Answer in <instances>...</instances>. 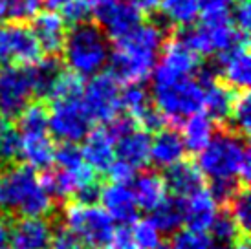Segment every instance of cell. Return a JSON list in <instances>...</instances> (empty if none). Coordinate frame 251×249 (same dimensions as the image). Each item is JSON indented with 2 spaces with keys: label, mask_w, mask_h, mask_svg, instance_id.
I'll return each mask as SVG.
<instances>
[{
  "label": "cell",
  "mask_w": 251,
  "mask_h": 249,
  "mask_svg": "<svg viewBox=\"0 0 251 249\" xmlns=\"http://www.w3.org/2000/svg\"><path fill=\"white\" fill-rule=\"evenodd\" d=\"M9 218L2 216L0 213V249L6 248V244L9 242Z\"/></svg>",
  "instance_id": "45"
},
{
  "label": "cell",
  "mask_w": 251,
  "mask_h": 249,
  "mask_svg": "<svg viewBox=\"0 0 251 249\" xmlns=\"http://www.w3.org/2000/svg\"><path fill=\"white\" fill-rule=\"evenodd\" d=\"M0 176H2V171H0Z\"/></svg>",
  "instance_id": "52"
},
{
  "label": "cell",
  "mask_w": 251,
  "mask_h": 249,
  "mask_svg": "<svg viewBox=\"0 0 251 249\" xmlns=\"http://www.w3.org/2000/svg\"><path fill=\"white\" fill-rule=\"evenodd\" d=\"M185 220V200L178 196H165L151 211L149 222L163 235H175Z\"/></svg>",
  "instance_id": "23"
},
{
  "label": "cell",
  "mask_w": 251,
  "mask_h": 249,
  "mask_svg": "<svg viewBox=\"0 0 251 249\" xmlns=\"http://www.w3.org/2000/svg\"><path fill=\"white\" fill-rule=\"evenodd\" d=\"M4 2V15L11 22L31 21L37 13H41L42 0H2Z\"/></svg>",
  "instance_id": "37"
},
{
  "label": "cell",
  "mask_w": 251,
  "mask_h": 249,
  "mask_svg": "<svg viewBox=\"0 0 251 249\" xmlns=\"http://www.w3.org/2000/svg\"><path fill=\"white\" fill-rule=\"evenodd\" d=\"M61 53L70 72L79 77H92L99 74L108 62V37L96 22H81L66 31Z\"/></svg>",
  "instance_id": "4"
},
{
  "label": "cell",
  "mask_w": 251,
  "mask_h": 249,
  "mask_svg": "<svg viewBox=\"0 0 251 249\" xmlns=\"http://www.w3.org/2000/svg\"><path fill=\"white\" fill-rule=\"evenodd\" d=\"M53 161L57 163V169L66 171V173H77L79 169H83L86 165L83 159L81 147L77 143H61L59 147H55Z\"/></svg>",
  "instance_id": "36"
},
{
  "label": "cell",
  "mask_w": 251,
  "mask_h": 249,
  "mask_svg": "<svg viewBox=\"0 0 251 249\" xmlns=\"http://www.w3.org/2000/svg\"><path fill=\"white\" fill-rule=\"evenodd\" d=\"M106 249H140L136 240H134L130 225H121L119 229H116Z\"/></svg>",
  "instance_id": "42"
},
{
  "label": "cell",
  "mask_w": 251,
  "mask_h": 249,
  "mask_svg": "<svg viewBox=\"0 0 251 249\" xmlns=\"http://www.w3.org/2000/svg\"><path fill=\"white\" fill-rule=\"evenodd\" d=\"M53 227L44 218H17L9 222V244L13 249H50Z\"/></svg>",
  "instance_id": "12"
},
{
  "label": "cell",
  "mask_w": 251,
  "mask_h": 249,
  "mask_svg": "<svg viewBox=\"0 0 251 249\" xmlns=\"http://www.w3.org/2000/svg\"><path fill=\"white\" fill-rule=\"evenodd\" d=\"M130 191L138 209H143L147 213H151L167 196L163 174H160L158 171H143L138 176H134Z\"/></svg>",
  "instance_id": "20"
},
{
  "label": "cell",
  "mask_w": 251,
  "mask_h": 249,
  "mask_svg": "<svg viewBox=\"0 0 251 249\" xmlns=\"http://www.w3.org/2000/svg\"><path fill=\"white\" fill-rule=\"evenodd\" d=\"M2 17H4V2L0 0V19H2Z\"/></svg>",
  "instance_id": "50"
},
{
  "label": "cell",
  "mask_w": 251,
  "mask_h": 249,
  "mask_svg": "<svg viewBox=\"0 0 251 249\" xmlns=\"http://www.w3.org/2000/svg\"><path fill=\"white\" fill-rule=\"evenodd\" d=\"M22 158V138L17 128L9 126V130L0 139V171L9 169L19 163Z\"/></svg>",
  "instance_id": "35"
},
{
  "label": "cell",
  "mask_w": 251,
  "mask_h": 249,
  "mask_svg": "<svg viewBox=\"0 0 251 249\" xmlns=\"http://www.w3.org/2000/svg\"><path fill=\"white\" fill-rule=\"evenodd\" d=\"M114 150L119 161L132 167L134 171L143 169L151 161V134H147L141 128H136L130 134L119 138L114 143Z\"/></svg>",
  "instance_id": "19"
},
{
  "label": "cell",
  "mask_w": 251,
  "mask_h": 249,
  "mask_svg": "<svg viewBox=\"0 0 251 249\" xmlns=\"http://www.w3.org/2000/svg\"><path fill=\"white\" fill-rule=\"evenodd\" d=\"M33 97L28 66H4L0 70V114L17 119Z\"/></svg>",
  "instance_id": "10"
},
{
  "label": "cell",
  "mask_w": 251,
  "mask_h": 249,
  "mask_svg": "<svg viewBox=\"0 0 251 249\" xmlns=\"http://www.w3.org/2000/svg\"><path fill=\"white\" fill-rule=\"evenodd\" d=\"M185 156V145L181 134L173 128H161L151 139V161L158 167H171L181 161Z\"/></svg>",
  "instance_id": "21"
},
{
  "label": "cell",
  "mask_w": 251,
  "mask_h": 249,
  "mask_svg": "<svg viewBox=\"0 0 251 249\" xmlns=\"http://www.w3.org/2000/svg\"><path fill=\"white\" fill-rule=\"evenodd\" d=\"M53 152H55V145L48 134L22 138V158L26 159V163L31 169H39V171L51 169Z\"/></svg>",
  "instance_id": "26"
},
{
  "label": "cell",
  "mask_w": 251,
  "mask_h": 249,
  "mask_svg": "<svg viewBox=\"0 0 251 249\" xmlns=\"http://www.w3.org/2000/svg\"><path fill=\"white\" fill-rule=\"evenodd\" d=\"M4 31L7 42V59H11L17 66H31L41 59V46L28 24L11 22Z\"/></svg>",
  "instance_id": "15"
},
{
  "label": "cell",
  "mask_w": 251,
  "mask_h": 249,
  "mask_svg": "<svg viewBox=\"0 0 251 249\" xmlns=\"http://www.w3.org/2000/svg\"><path fill=\"white\" fill-rule=\"evenodd\" d=\"M226 209L229 211L231 218L235 220V224L238 225L240 233L248 238L251 229V200H250V187L242 183L238 187V191L233 194V198L229 200V203L226 205Z\"/></svg>",
  "instance_id": "31"
},
{
  "label": "cell",
  "mask_w": 251,
  "mask_h": 249,
  "mask_svg": "<svg viewBox=\"0 0 251 249\" xmlns=\"http://www.w3.org/2000/svg\"><path fill=\"white\" fill-rule=\"evenodd\" d=\"M209 231H211V235H209L211 238H213L216 244L224 246V248H226V246H233V244L238 242L240 238H246V236L240 233L238 225L235 224V220L231 218L229 211L226 207L216 213Z\"/></svg>",
  "instance_id": "32"
},
{
  "label": "cell",
  "mask_w": 251,
  "mask_h": 249,
  "mask_svg": "<svg viewBox=\"0 0 251 249\" xmlns=\"http://www.w3.org/2000/svg\"><path fill=\"white\" fill-rule=\"evenodd\" d=\"M130 231H132L134 240H136L140 249H160L163 246L158 229L154 227L149 220H138L136 224L130 225Z\"/></svg>",
  "instance_id": "38"
},
{
  "label": "cell",
  "mask_w": 251,
  "mask_h": 249,
  "mask_svg": "<svg viewBox=\"0 0 251 249\" xmlns=\"http://www.w3.org/2000/svg\"><path fill=\"white\" fill-rule=\"evenodd\" d=\"M7 59V42H6V31L0 28V62Z\"/></svg>",
  "instance_id": "47"
},
{
  "label": "cell",
  "mask_w": 251,
  "mask_h": 249,
  "mask_svg": "<svg viewBox=\"0 0 251 249\" xmlns=\"http://www.w3.org/2000/svg\"><path fill=\"white\" fill-rule=\"evenodd\" d=\"M83 141L81 152L88 167H92L98 174L108 173V169L116 159V150H114V139L110 138L105 126L90 130Z\"/></svg>",
  "instance_id": "18"
},
{
  "label": "cell",
  "mask_w": 251,
  "mask_h": 249,
  "mask_svg": "<svg viewBox=\"0 0 251 249\" xmlns=\"http://www.w3.org/2000/svg\"><path fill=\"white\" fill-rule=\"evenodd\" d=\"M250 46H238L218 53L216 74L224 83L233 90H248L251 83V64H250Z\"/></svg>",
  "instance_id": "13"
},
{
  "label": "cell",
  "mask_w": 251,
  "mask_h": 249,
  "mask_svg": "<svg viewBox=\"0 0 251 249\" xmlns=\"http://www.w3.org/2000/svg\"><path fill=\"white\" fill-rule=\"evenodd\" d=\"M231 21H233V26L242 31V33L248 35L251 26V7H250V0H237V4L231 9Z\"/></svg>",
  "instance_id": "41"
},
{
  "label": "cell",
  "mask_w": 251,
  "mask_h": 249,
  "mask_svg": "<svg viewBox=\"0 0 251 249\" xmlns=\"http://www.w3.org/2000/svg\"><path fill=\"white\" fill-rule=\"evenodd\" d=\"M152 103L167 123L176 128L183 119L203 110V86L195 77H180L163 84H152Z\"/></svg>",
  "instance_id": "5"
},
{
  "label": "cell",
  "mask_w": 251,
  "mask_h": 249,
  "mask_svg": "<svg viewBox=\"0 0 251 249\" xmlns=\"http://www.w3.org/2000/svg\"><path fill=\"white\" fill-rule=\"evenodd\" d=\"M31 31L35 35L41 51L46 55H61L66 37V22L55 11H42L31 19Z\"/></svg>",
  "instance_id": "16"
},
{
  "label": "cell",
  "mask_w": 251,
  "mask_h": 249,
  "mask_svg": "<svg viewBox=\"0 0 251 249\" xmlns=\"http://www.w3.org/2000/svg\"><path fill=\"white\" fill-rule=\"evenodd\" d=\"M226 128L242 138H248L251 130V96L248 90L237 92Z\"/></svg>",
  "instance_id": "29"
},
{
  "label": "cell",
  "mask_w": 251,
  "mask_h": 249,
  "mask_svg": "<svg viewBox=\"0 0 251 249\" xmlns=\"http://www.w3.org/2000/svg\"><path fill=\"white\" fill-rule=\"evenodd\" d=\"M160 249H167V248H165V246H161V248Z\"/></svg>",
  "instance_id": "51"
},
{
  "label": "cell",
  "mask_w": 251,
  "mask_h": 249,
  "mask_svg": "<svg viewBox=\"0 0 251 249\" xmlns=\"http://www.w3.org/2000/svg\"><path fill=\"white\" fill-rule=\"evenodd\" d=\"M169 249H226V248L220 246V244H216L207 233L185 229V231L175 233Z\"/></svg>",
  "instance_id": "34"
},
{
  "label": "cell",
  "mask_w": 251,
  "mask_h": 249,
  "mask_svg": "<svg viewBox=\"0 0 251 249\" xmlns=\"http://www.w3.org/2000/svg\"><path fill=\"white\" fill-rule=\"evenodd\" d=\"M92 4L94 0H72L70 4L61 9V17L64 22H68L72 26L86 22L92 17Z\"/></svg>",
  "instance_id": "39"
},
{
  "label": "cell",
  "mask_w": 251,
  "mask_h": 249,
  "mask_svg": "<svg viewBox=\"0 0 251 249\" xmlns=\"http://www.w3.org/2000/svg\"><path fill=\"white\" fill-rule=\"evenodd\" d=\"M92 17L112 41H121L143 22V13L126 0H94Z\"/></svg>",
  "instance_id": "9"
},
{
  "label": "cell",
  "mask_w": 251,
  "mask_h": 249,
  "mask_svg": "<svg viewBox=\"0 0 251 249\" xmlns=\"http://www.w3.org/2000/svg\"><path fill=\"white\" fill-rule=\"evenodd\" d=\"M119 83L106 72V74H96L83 86V101L84 110L88 112L92 121L99 123H110L121 110L119 104Z\"/></svg>",
  "instance_id": "8"
},
{
  "label": "cell",
  "mask_w": 251,
  "mask_h": 249,
  "mask_svg": "<svg viewBox=\"0 0 251 249\" xmlns=\"http://www.w3.org/2000/svg\"><path fill=\"white\" fill-rule=\"evenodd\" d=\"M200 66L202 57L185 48L173 37L161 46V61L152 70V84H163L180 77H193Z\"/></svg>",
  "instance_id": "11"
},
{
  "label": "cell",
  "mask_w": 251,
  "mask_h": 249,
  "mask_svg": "<svg viewBox=\"0 0 251 249\" xmlns=\"http://www.w3.org/2000/svg\"><path fill=\"white\" fill-rule=\"evenodd\" d=\"M165 42L161 22H141L125 39L116 42L108 57V74L118 83H141L152 74L158 53Z\"/></svg>",
  "instance_id": "1"
},
{
  "label": "cell",
  "mask_w": 251,
  "mask_h": 249,
  "mask_svg": "<svg viewBox=\"0 0 251 249\" xmlns=\"http://www.w3.org/2000/svg\"><path fill=\"white\" fill-rule=\"evenodd\" d=\"M83 77H79L77 74L64 70L63 74L59 75V79L55 81L53 88L50 92L48 101H68V99H81L83 96Z\"/></svg>",
  "instance_id": "33"
},
{
  "label": "cell",
  "mask_w": 251,
  "mask_h": 249,
  "mask_svg": "<svg viewBox=\"0 0 251 249\" xmlns=\"http://www.w3.org/2000/svg\"><path fill=\"white\" fill-rule=\"evenodd\" d=\"M50 249H86L64 225L53 227Z\"/></svg>",
  "instance_id": "40"
},
{
  "label": "cell",
  "mask_w": 251,
  "mask_h": 249,
  "mask_svg": "<svg viewBox=\"0 0 251 249\" xmlns=\"http://www.w3.org/2000/svg\"><path fill=\"white\" fill-rule=\"evenodd\" d=\"M92 121L81 99L53 101L48 106V130L61 143H77L92 130Z\"/></svg>",
  "instance_id": "7"
},
{
  "label": "cell",
  "mask_w": 251,
  "mask_h": 249,
  "mask_svg": "<svg viewBox=\"0 0 251 249\" xmlns=\"http://www.w3.org/2000/svg\"><path fill=\"white\" fill-rule=\"evenodd\" d=\"M99 200L103 203L106 215L114 220V224L118 222L119 225H132L140 218V209L136 205L132 191L125 183L103 185Z\"/></svg>",
  "instance_id": "14"
},
{
  "label": "cell",
  "mask_w": 251,
  "mask_h": 249,
  "mask_svg": "<svg viewBox=\"0 0 251 249\" xmlns=\"http://www.w3.org/2000/svg\"><path fill=\"white\" fill-rule=\"evenodd\" d=\"M17 132L21 138L48 134V104L46 101L29 103L17 118Z\"/></svg>",
  "instance_id": "28"
},
{
  "label": "cell",
  "mask_w": 251,
  "mask_h": 249,
  "mask_svg": "<svg viewBox=\"0 0 251 249\" xmlns=\"http://www.w3.org/2000/svg\"><path fill=\"white\" fill-rule=\"evenodd\" d=\"M231 249H250V246H248V238H240L238 242H235L233 246H231Z\"/></svg>",
  "instance_id": "49"
},
{
  "label": "cell",
  "mask_w": 251,
  "mask_h": 249,
  "mask_svg": "<svg viewBox=\"0 0 251 249\" xmlns=\"http://www.w3.org/2000/svg\"><path fill=\"white\" fill-rule=\"evenodd\" d=\"M119 104L126 112V116H130L136 121L152 104V99H151L149 90H145L140 83H132L126 84L125 88L121 90V94H119Z\"/></svg>",
  "instance_id": "30"
},
{
  "label": "cell",
  "mask_w": 251,
  "mask_h": 249,
  "mask_svg": "<svg viewBox=\"0 0 251 249\" xmlns=\"http://www.w3.org/2000/svg\"><path fill=\"white\" fill-rule=\"evenodd\" d=\"M72 0H42V4L48 6L50 11H55V9H63L66 4H70Z\"/></svg>",
  "instance_id": "46"
},
{
  "label": "cell",
  "mask_w": 251,
  "mask_h": 249,
  "mask_svg": "<svg viewBox=\"0 0 251 249\" xmlns=\"http://www.w3.org/2000/svg\"><path fill=\"white\" fill-rule=\"evenodd\" d=\"M9 126H11V123H9V119L4 118V116L0 114V139L4 138V134H6V132L9 130Z\"/></svg>",
  "instance_id": "48"
},
{
  "label": "cell",
  "mask_w": 251,
  "mask_h": 249,
  "mask_svg": "<svg viewBox=\"0 0 251 249\" xmlns=\"http://www.w3.org/2000/svg\"><path fill=\"white\" fill-rule=\"evenodd\" d=\"M134 171L132 167H128L126 163H123V161H119V159H114V163L110 165V169H108V176H110V180L114 181V183H130L134 178Z\"/></svg>",
  "instance_id": "43"
},
{
  "label": "cell",
  "mask_w": 251,
  "mask_h": 249,
  "mask_svg": "<svg viewBox=\"0 0 251 249\" xmlns=\"http://www.w3.org/2000/svg\"><path fill=\"white\" fill-rule=\"evenodd\" d=\"M216 213H218L216 201L213 200V196L207 189H202L193 196L185 198V220H183V224L191 231L207 233Z\"/></svg>",
  "instance_id": "22"
},
{
  "label": "cell",
  "mask_w": 251,
  "mask_h": 249,
  "mask_svg": "<svg viewBox=\"0 0 251 249\" xmlns=\"http://www.w3.org/2000/svg\"><path fill=\"white\" fill-rule=\"evenodd\" d=\"M126 2H130L136 9H140L141 13H154L160 7L161 0H126Z\"/></svg>",
  "instance_id": "44"
},
{
  "label": "cell",
  "mask_w": 251,
  "mask_h": 249,
  "mask_svg": "<svg viewBox=\"0 0 251 249\" xmlns=\"http://www.w3.org/2000/svg\"><path fill=\"white\" fill-rule=\"evenodd\" d=\"M163 181H165L167 191L173 193V196H178L183 200L205 189L200 169L189 159H181L175 165L167 167V171L163 174Z\"/></svg>",
  "instance_id": "17"
},
{
  "label": "cell",
  "mask_w": 251,
  "mask_h": 249,
  "mask_svg": "<svg viewBox=\"0 0 251 249\" xmlns=\"http://www.w3.org/2000/svg\"><path fill=\"white\" fill-rule=\"evenodd\" d=\"M28 70L31 77V86H33V96L48 99L55 81L64 72V64L57 55H46L41 57L35 64L28 66Z\"/></svg>",
  "instance_id": "24"
},
{
  "label": "cell",
  "mask_w": 251,
  "mask_h": 249,
  "mask_svg": "<svg viewBox=\"0 0 251 249\" xmlns=\"http://www.w3.org/2000/svg\"><path fill=\"white\" fill-rule=\"evenodd\" d=\"M7 218H46L53 200L41 187L39 174L29 165H13L0 176V213Z\"/></svg>",
  "instance_id": "2"
},
{
  "label": "cell",
  "mask_w": 251,
  "mask_h": 249,
  "mask_svg": "<svg viewBox=\"0 0 251 249\" xmlns=\"http://www.w3.org/2000/svg\"><path fill=\"white\" fill-rule=\"evenodd\" d=\"M250 147L246 138L224 128L215 132L207 145L198 152V163L203 178L211 181L238 180L248 183L251 176Z\"/></svg>",
  "instance_id": "3"
},
{
  "label": "cell",
  "mask_w": 251,
  "mask_h": 249,
  "mask_svg": "<svg viewBox=\"0 0 251 249\" xmlns=\"http://www.w3.org/2000/svg\"><path fill=\"white\" fill-rule=\"evenodd\" d=\"M161 17L171 28H185L191 26L200 15V0H161Z\"/></svg>",
  "instance_id": "27"
},
{
  "label": "cell",
  "mask_w": 251,
  "mask_h": 249,
  "mask_svg": "<svg viewBox=\"0 0 251 249\" xmlns=\"http://www.w3.org/2000/svg\"><path fill=\"white\" fill-rule=\"evenodd\" d=\"M215 130L216 123L203 112H198L195 116L187 118L183 123V130H181V139H183L185 150L200 152L213 139Z\"/></svg>",
  "instance_id": "25"
},
{
  "label": "cell",
  "mask_w": 251,
  "mask_h": 249,
  "mask_svg": "<svg viewBox=\"0 0 251 249\" xmlns=\"http://www.w3.org/2000/svg\"><path fill=\"white\" fill-rule=\"evenodd\" d=\"M64 227L86 249H106L116 224L103 207L68 201L64 207Z\"/></svg>",
  "instance_id": "6"
}]
</instances>
